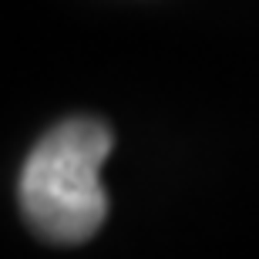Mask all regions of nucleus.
<instances>
[{
    "label": "nucleus",
    "instance_id": "nucleus-1",
    "mask_svg": "<svg viewBox=\"0 0 259 259\" xmlns=\"http://www.w3.org/2000/svg\"><path fill=\"white\" fill-rule=\"evenodd\" d=\"M111 132L95 118H71L51 128L20 168V209L51 242H84L105 222L108 195L101 165Z\"/></svg>",
    "mask_w": 259,
    "mask_h": 259
}]
</instances>
